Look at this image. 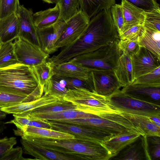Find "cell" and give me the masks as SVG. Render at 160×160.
Segmentation results:
<instances>
[{
	"mask_svg": "<svg viewBox=\"0 0 160 160\" xmlns=\"http://www.w3.org/2000/svg\"></svg>",
	"mask_w": 160,
	"mask_h": 160,
	"instance_id": "51",
	"label": "cell"
},
{
	"mask_svg": "<svg viewBox=\"0 0 160 160\" xmlns=\"http://www.w3.org/2000/svg\"><path fill=\"white\" fill-rule=\"evenodd\" d=\"M33 13L32 9H28L20 4L19 6L16 13L20 24L18 36L25 38L38 44L36 28L33 20Z\"/></svg>",
	"mask_w": 160,
	"mask_h": 160,
	"instance_id": "19",
	"label": "cell"
},
{
	"mask_svg": "<svg viewBox=\"0 0 160 160\" xmlns=\"http://www.w3.org/2000/svg\"><path fill=\"white\" fill-rule=\"evenodd\" d=\"M2 41L0 39V47L1 46V45H2Z\"/></svg>",
	"mask_w": 160,
	"mask_h": 160,
	"instance_id": "50",
	"label": "cell"
},
{
	"mask_svg": "<svg viewBox=\"0 0 160 160\" xmlns=\"http://www.w3.org/2000/svg\"><path fill=\"white\" fill-rule=\"evenodd\" d=\"M22 148L17 147H12L7 151L0 158V160H24L31 159L24 158L22 156Z\"/></svg>",
	"mask_w": 160,
	"mask_h": 160,
	"instance_id": "43",
	"label": "cell"
},
{
	"mask_svg": "<svg viewBox=\"0 0 160 160\" xmlns=\"http://www.w3.org/2000/svg\"><path fill=\"white\" fill-rule=\"evenodd\" d=\"M107 98L111 106L121 113L160 117V106L130 97L120 89Z\"/></svg>",
	"mask_w": 160,
	"mask_h": 160,
	"instance_id": "5",
	"label": "cell"
},
{
	"mask_svg": "<svg viewBox=\"0 0 160 160\" xmlns=\"http://www.w3.org/2000/svg\"><path fill=\"white\" fill-rule=\"evenodd\" d=\"M43 2L50 4V3H57L58 2V0H42Z\"/></svg>",
	"mask_w": 160,
	"mask_h": 160,
	"instance_id": "49",
	"label": "cell"
},
{
	"mask_svg": "<svg viewBox=\"0 0 160 160\" xmlns=\"http://www.w3.org/2000/svg\"><path fill=\"white\" fill-rule=\"evenodd\" d=\"M115 0H79L80 10L90 19L101 11L110 9Z\"/></svg>",
	"mask_w": 160,
	"mask_h": 160,
	"instance_id": "28",
	"label": "cell"
},
{
	"mask_svg": "<svg viewBox=\"0 0 160 160\" xmlns=\"http://www.w3.org/2000/svg\"><path fill=\"white\" fill-rule=\"evenodd\" d=\"M66 24V22L59 19L50 26L41 29H36L37 44L46 53L49 54L57 51L55 48V45Z\"/></svg>",
	"mask_w": 160,
	"mask_h": 160,
	"instance_id": "11",
	"label": "cell"
},
{
	"mask_svg": "<svg viewBox=\"0 0 160 160\" xmlns=\"http://www.w3.org/2000/svg\"><path fill=\"white\" fill-rule=\"evenodd\" d=\"M131 57L135 79L160 66V58L143 47Z\"/></svg>",
	"mask_w": 160,
	"mask_h": 160,
	"instance_id": "12",
	"label": "cell"
},
{
	"mask_svg": "<svg viewBox=\"0 0 160 160\" xmlns=\"http://www.w3.org/2000/svg\"><path fill=\"white\" fill-rule=\"evenodd\" d=\"M63 99L75 105L77 110L99 117L104 113H121L111 106L107 97L85 88L68 89Z\"/></svg>",
	"mask_w": 160,
	"mask_h": 160,
	"instance_id": "3",
	"label": "cell"
},
{
	"mask_svg": "<svg viewBox=\"0 0 160 160\" xmlns=\"http://www.w3.org/2000/svg\"><path fill=\"white\" fill-rule=\"evenodd\" d=\"M5 124V122L3 121L0 120V134L6 129Z\"/></svg>",
	"mask_w": 160,
	"mask_h": 160,
	"instance_id": "47",
	"label": "cell"
},
{
	"mask_svg": "<svg viewBox=\"0 0 160 160\" xmlns=\"http://www.w3.org/2000/svg\"><path fill=\"white\" fill-rule=\"evenodd\" d=\"M51 128L69 133L77 138L102 143L112 137V135L97 129L75 124L48 120Z\"/></svg>",
	"mask_w": 160,
	"mask_h": 160,
	"instance_id": "7",
	"label": "cell"
},
{
	"mask_svg": "<svg viewBox=\"0 0 160 160\" xmlns=\"http://www.w3.org/2000/svg\"><path fill=\"white\" fill-rule=\"evenodd\" d=\"M14 134L22 139L26 138L64 140L74 139L72 134L51 128H37L26 126L14 130Z\"/></svg>",
	"mask_w": 160,
	"mask_h": 160,
	"instance_id": "16",
	"label": "cell"
},
{
	"mask_svg": "<svg viewBox=\"0 0 160 160\" xmlns=\"http://www.w3.org/2000/svg\"><path fill=\"white\" fill-rule=\"evenodd\" d=\"M60 9L58 3L53 8L36 12L33 18L37 29H41L55 23L59 19Z\"/></svg>",
	"mask_w": 160,
	"mask_h": 160,
	"instance_id": "27",
	"label": "cell"
},
{
	"mask_svg": "<svg viewBox=\"0 0 160 160\" xmlns=\"http://www.w3.org/2000/svg\"><path fill=\"white\" fill-rule=\"evenodd\" d=\"M140 135L134 132H127L112 137L103 141L102 144L113 157L117 155L127 145L135 140Z\"/></svg>",
	"mask_w": 160,
	"mask_h": 160,
	"instance_id": "26",
	"label": "cell"
},
{
	"mask_svg": "<svg viewBox=\"0 0 160 160\" xmlns=\"http://www.w3.org/2000/svg\"><path fill=\"white\" fill-rule=\"evenodd\" d=\"M15 137H5L0 139V158L7 151L17 144Z\"/></svg>",
	"mask_w": 160,
	"mask_h": 160,
	"instance_id": "44",
	"label": "cell"
},
{
	"mask_svg": "<svg viewBox=\"0 0 160 160\" xmlns=\"http://www.w3.org/2000/svg\"><path fill=\"white\" fill-rule=\"evenodd\" d=\"M90 69L89 78L93 84L94 92L96 93L108 97L122 87L114 70Z\"/></svg>",
	"mask_w": 160,
	"mask_h": 160,
	"instance_id": "8",
	"label": "cell"
},
{
	"mask_svg": "<svg viewBox=\"0 0 160 160\" xmlns=\"http://www.w3.org/2000/svg\"><path fill=\"white\" fill-rule=\"evenodd\" d=\"M148 150L151 160L160 159V136L146 137Z\"/></svg>",
	"mask_w": 160,
	"mask_h": 160,
	"instance_id": "40",
	"label": "cell"
},
{
	"mask_svg": "<svg viewBox=\"0 0 160 160\" xmlns=\"http://www.w3.org/2000/svg\"><path fill=\"white\" fill-rule=\"evenodd\" d=\"M145 11H151L160 7L155 0H125Z\"/></svg>",
	"mask_w": 160,
	"mask_h": 160,
	"instance_id": "42",
	"label": "cell"
},
{
	"mask_svg": "<svg viewBox=\"0 0 160 160\" xmlns=\"http://www.w3.org/2000/svg\"><path fill=\"white\" fill-rule=\"evenodd\" d=\"M121 114L140 131L144 136H160V127L153 123L148 116L132 114Z\"/></svg>",
	"mask_w": 160,
	"mask_h": 160,
	"instance_id": "24",
	"label": "cell"
},
{
	"mask_svg": "<svg viewBox=\"0 0 160 160\" xmlns=\"http://www.w3.org/2000/svg\"><path fill=\"white\" fill-rule=\"evenodd\" d=\"M14 40V52L19 63L32 67L47 61L49 54L38 45L20 36Z\"/></svg>",
	"mask_w": 160,
	"mask_h": 160,
	"instance_id": "6",
	"label": "cell"
},
{
	"mask_svg": "<svg viewBox=\"0 0 160 160\" xmlns=\"http://www.w3.org/2000/svg\"><path fill=\"white\" fill-rule=\"evenodd\" d=\"M76 109L77 110V108L75 105L71 102L65 101L62 103L52 104L40 107L25 112L31 114L42 113Z\"/></svg>",
	"mask_w": 160,
	"mask_h": 160,
	"instance_id": "34",
	"label": "cell"
},
{
	"mask_svg": "<svg viewBox=\"0 0 160 160\" xmlns=\"http://www.w3.org/2000/svg\"><path fill=\"white\" fill-rule=\"evenodd\" d=\"M138 42L140 46L145 48L160 58V31L142 24Z\"/></svg>",
	"mask_w": 160,
	"mask_h": 160,
	"instance_id": "22",
	"label": "cell"
},
{
	"mask_svg": "<svg viewBox=\"0 0 160 160\" xmlns=\"http://www.w3.org/2000/svg\"><path fill=\"white\" fill-rule=\"evenodd\" d=\"M90 20L81 10L66 22L65 27L55 45L57 50L66 46L82 34Z\"/></svg>",
	"mask_w": 160,
	"mask_h": 160,
	"instance_id": "9",
	"label": "cell"
},
{
	"mask_svg": "<svg viewBox=\"0 0 160 160\" xmlns=\"http://www.w3.org/2000/svg\"><path fill=\"white\" fill-rule=\"evenodd\" d=\"M23 139L49 150L76 156L81 160H108L112 157L102 143L96 141L76 138L64 140L31 138Z\"/></svg>",
	"mask_w": 160,
	"mask_h": 160,
	"instance_id": "1",
	"label": "cell"
},
{
	"mask_svg": "<svg viewBox=\"0 0 160 160\" xmlns=\"http://www.w3.org/2000/svg\"><path fill=\"white\" fill-rule=\"evenodd\" d=\"M114 72L122 87L132 83L135 79L131 57L125 54L121 53Z\"/></svg>",
	"mask_w": 160,
	"mask_h": 160,
	"instance_id": "21",
	"label": "cell"
},
{
	"mask_svg": "<svg viewBox=\"0 0 160 160\" xmlns=\"http://www.w3.org/2000/svg\"><path fill=\"white\" fill-rule=\"evenodd\" d=\"M121 4L124 19L122 33L133 26L143 23L145 17V11L143 9L125 0H122Z\"/></svg>",
	"mask_w": 160,
	"mask_h": 160,
	"instance_id": "23",
	"label": "cell"
},
{
	"mask_svg": "<svg viewBox=\"0 0 160 160\" xmlns=\"http://www.w3.org/2000/svg\"><path fill=\"white\" fill-rule=\"evenodd\" d=\"M160 7L152 10L145 11L143 26L160 31Z\"/></svg>",
	"mask_w": 160,
	"mask_h": 160,
	"instance_id": "37",
	"label": "cell"
},
{
	"mask_svg": "<svg viewBox=\"0 0 160 160\" xmlns=\"http://www.w3.org/2000/svg\"><path fill=\"white\" fill-rule=\"evenodd\" d=\"M121 90L134 98L160 106V86L132 83L123 87Z\"/></svg>",
	"mask_w": 160,
	"mask_h": 160,
	"instance_id": "13",
	"label": "cell"
},
{
	"mask_svg": "<svg viewBox=\"0 0 160 160\" xmlns=\"http://www.w3.org/2000/svg\"><path fill=\"white\" fill-rule=\"evenodd\" d=\"M150 120L154 124L160 127V117H148Z\"/></svg>",
	"mask_w": 160,
	"mask_h": 160,
	"instance_id": "46",
	"label": "cell"
},
{
	"mask_svg": "<svg viewBox=\"0 0 160 160\" xmlns=\"http://www.w3.org/2000/svg\"><path fill=\"white\" fill-rule=\"evenodd\" d=\"M7 113L2 111L0 108V120H2L5 119Z\"/></svg>",
	"mask_w": 160,
	"mask_h": 160,
	"instance_id": "48",
	"label": "cell"
},
{
	"mask_svg": "<svg viewBox=\"0 0 160 160\" xmlns=\"http://www.w3.org/2000/svg\"><path fill=\"white\" fill-rule=\"evenodd\" d=\"M132 83L160 86V66L136 78Z\"/></svg>",
	"mask_w": 160,
	"mask_h": 160,
	"instance_id": "36",
	"label": "cell"
},
{
	"mask_svg": "<svg viewBox=\"0 0 160 160\" xmlns=\"http://www.w3.org/2000/svg\"><path fill=\"white\" fill-rule=\"evenodd\" d=\"M19 63L15 54L13 41L2 43L0 47V69Z\"/></svg>",
	"mask_w": 160,
	"mask_h": 160,
	"instance_id": "30",
	"label": "cell"
},
{
	"mask_svg": "<svg viewBox=\"0 0 160 160\" xmlns=\"http://www.w3.org/2000/svg\"><path fill=\"white\" fill-rule=\"evenodd\" d=\"M59 19L66 22L80 11L79 0H58Z\"/></svg>",
	"mask_w": 160,
	"mask_h": 160,
	"instance_id": "31",
	"label": "cell"
},
{
	"mask_svg": "<svg viewBox=\"0 0 160 160\" xmlns=\"http://www.w3.org/2000/svg\"><path fill=\"white\" fill-rule=\"evenodd\" d=\"M20 24L16 13L0 19V39L4 43L13 41L18 37Z\"/></svg>",
	"mask_w": 160,
	"mask_h": 160,
	"instance_id": "25",
	"label": "cell"
},
{
	"mask_svg": "<svg viewBox=\"0 0 160 160\" xmlns=\"http://www.w3.org/2000/svg\"><path fill=\"white\" fill-rule=\"evenodd\" d=\"M20 141L24 153L34 157L35 160H80L76 156L49 150L39 146L26 139L21 138Z\"/></svg>",
	"mask_w": 160,
	"mask_h": 160,
	"instance_id": "17",
	"label": "cell"
},
{
	"mask_svg": "<svg viewBox=\"0 0 160 160\" xmlns=\"http://www.w3.org/2000/svg\"><path fill=\"white\" fill-rule=\"evenodd\" d=\"M151 160L146 137L140 135L110 160Z\"/></svg>",
	"mask_w": 160,
	"mask_h": 160,
	"instance_id": "14",
	"label": "cell"
},
{
	"mask_svg": "<svg viewBox=\"0 0 160 160\" xmlns=\"http://www.w3.org/2000/svg\"><path fill=\"white\" fill-rule=\"evenodd\" d=\"M114 23L116 27L119 36L122 32L124 26V17L121 4H115L110 8Z\"/></svg>",
	"mask_w": 160,
	"mask_h": 160,
	"instance_id": "39",
	"label": "cell"
},
{
	"mask_svg": "<svg viewBox=\"0 0 160 160\" xmlns=\"http://www.w3.org/2000/svg\"><path fill=\"white\" fill-rule=\"evenodd\" d=\"M13 117H26L43 121L48 120L54 121L80 118L100 117L98 116L76 109L42 113L31 114L24 112L20 114H13Z\"/></svg>",
	"mask_w": 160,
	"mask_h": 160,
	"instance_id": "18",
	"label": "cell"
},
{
	"mask_svg": "<svg viewBox=\"0 0 160 160\" xmlns=\"http://www.w3.org/2000/svg\"><path fill=\"white\" fill-rule=\"evenodd\" d=\"M60 77L63 80L66 87L68 89L83 88L94 92L93 84L89 77V79L87 80H82L73 78Z\"/></svg>",
	"mask_w": 160,
	"mask_h": 160,
	"instance_id": "38",
	"label": "cell"
},
{
	"mask_svg": "<svg viewBox=\"0 0 160 160\" xmlns=\"http://www.w3.org/2000/svg\"><path fill=\"white\" fill-rule=\"evenodd\" d=\"M54 75L57 76L87 80L89 78L90 68L74 62L71 60L53 67Z\"/></svg>",
	"mask_w": 160,
	"mask_h": 160,
	"instance_id": "20",
	"label": "cell"
},
{
	"mask_svg": "<svg viewBox=\"0 0 160 160\" xmlns=\"http://www.w3.org/2000/svg\"><path fill=\"white\" fill-rule=\"evenodd\" d=\"M138 37L131 39H119L118 48L121 53H124L131 57L139 50L140 46Z\"/></svg>",
	"mask_w": 160,
	"mask_h": 160,
	"instance_id": "35",
	"label": "cell"
},
{
	"mask_svg": "<svg viewBox=\"0 0 160 160\" xmlns=\"http://www.w3.org/2000/svg\"><path fill=\"white\" fill-rule=\"evenodd\" d=\"M19 5V0H0V19L16 13Z\"/></svg>",
	"mask_w": 160,
	"mask_h": 160,
	"instance_id": "41",
	"label": "cell"
},
{
	"mask_svg": "<svg viewBox=\"0 0 160 160\" xmlns=\"http://www.w3.org/2000/svg\"><path fill=\"white\" fill-rule=\"evenodd\" d=\"M0 90L38 98L44 94L32 67L20 63L0 69Z\"/></svg>",
	"mask_w": 160,
	"mask_h": 160,
	"instance_id": "2",
	"label": "cell"
},
{
	"mask_svg": "<svg viewBox=\"0 0 160 160\" xmlns=\"http://www.w3.org/2000/svg\"><path fill=\"white\" fill-rule=\"evenodd\" d=\"M68 90L63 80L54 75L47 81L44 87V93H51L63 97Z\"/></svg>",
	"mask_w": 160,
	"mask_h": 160,
	"instance_id": "32",
	"label": "cell"
},
{
	"mask_svg": "<svg viewBox=\"0 0 160 160\" xmlns=\"http://www.w3.org/2000/svg\"><path fill=\"white\" fill-rule=\"evenodd\" d=\"M63 98L56 94L44 93L37 99L8 107L0 108V109L7 114H20L43 106L63 103L66 101Z\"/></svg>",
	"mask_w": 160,
	"mask_h": 160,
	"instance_id": "15",
	"label": "cell"
},
{
	"mask_svg": "<svg viewBox=\"0 0 160 160\" xmlns=\"http://www.w3.org/2000/svg\"><path fill=\"white\" fill-rule=\"evenodd\" d=\"M58 122L97 129L110 134L113 136L127 132H134L117 122L103 118H80Z\"/></svg>",
	"mask_w": 160,
	"mask_h": 160,
	"instance_id": "10",
	"label": "cell"
},
{
	"mask_svg": "<svg viewBox=\"0 0 160 160\" xmlns=\"http://www.w3.org/2000/svg\"><path fill=\"white\" fill-rule=\"evenodd\" d=\"M32 67L42 87H44L47 81L54 75L53 67L48 61Z\"/></svg>",
	"mask_w": 160,
	"mask_h": 160,
	"instance_id": "33",
	"label": "cell"
},
{
	"mask_svg": "<svg viewBox=\"0 0 160 160\" xmlns=\"http://www.w3.org/2000/svg\"><path fill=\"white\" fill-rule=\"evenodd\" d=\"M142 27V23L133 26L123 32L119 36V39H131L138 37Z\"/></svg>",
	"mask_w": 160,
	"mask_h": 160,
	"instance_id": "45",
	"label": "cell"
},
{
	"mask_svg": "<svg viewBox=\"0 0 160 160\" xmlns=\"http://www.w3.org/2000/svg\"><path fill=\"white\" fill-rule=\"evenodd\" d=\"M119 39L110 44L77 56L70 60L90 69L114 70L121 54L118 46Z\"/></svg>",
	"mask_w": 160,
	"mask_h": 160,
	"instance_id": "4",
	"label": "cell"
},
{
	"mask_svg": "<svg viewBox=\"0 0 160 160\" xmlns=\"http://www.w3.org/2000/svg\"><path fill=\"white\" fill-rule=\"evenodd\" d=\"M38 98L33 96H27L0 90V108L8 107Z\"/></svg>",
	"mask_w": 160,
	"mask_h": 160,
	"instance_id": "29",
	"label": "cell"
}]
</instances>
